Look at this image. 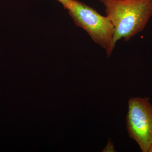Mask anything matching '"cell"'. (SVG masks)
Instances as JSON below:
<instances>
[{"instance_id": "obj_1", "label": "cell", "mask_w": 152, "mask_h": 152, "mask_svg": "<svg viewBox=\"0 0 152 152\" xmlns=\"http://www.w3.org/2000/svg\"><path fill=\"white\" fill-rule=\"evenodd\" d=\"M114 27L113 47L128 42L144 29L152 16V0H99Z\"/></svg>"}, {"instance_id": "obj_2", "label": "cell", "mask_w": 152, "mask_h": 152, "mask_svg": "<svg viewBox=\"0 0 152 152\" xmlns=\"http://www.w3.org/2000/svg\"><path fill=\"white\" fill-rule=\"evenodd\" d=\"M67 10L75 24L85 30L95 43L105 50L107 56L110 57L114 49V30L109 19L77 0H72Z\"/></svg>"}, {"instance_id": "obj_3", "label": "cell", "mask_w": 152, "mask_h": 152, "mask_svg": "<svg viewBox=\"0 0 152 152\" xmlns=\"http://www.w3.org/2000/svg\"><path fill=\"white\" fill-rule=\"evenodd\" d=\"M128 134L143 152H148L152 143V104L148 97L132 98L128 102Z\"/></svg>"}, {"instance_id": "obj_4", "label": "cell", "mask_w": 152, "mask_h": 152, "mask_svg": "<svg viewBox=\"0 0 152 152\" xmlns=\"http://www.w3.org/2000/svg\"><path fill=\"white\" fill-rule=\"evenodd\" d=\"M102 152H115V148H114L113 144L110 140L108 141V143L106 145V147L104 148Z\"/></svg>"}, {"instance_id": "obj_5", "label": "cell", "mask_w": 152, "mask_h": 152, "mask_svg": "<svg viewBox=\"0 0 152 152\" xmlns=\"http://www.w3.org/2000/svg\"><path fill=\"white\" fill-rule=\"evenodd\" d=\"M58 1L62 4L64 8L68 10L70 6L72 0H58Z\"/></svg>"}, {"instance_id": "obj_6", "label": "cell", "mask_w": 152, "mask_h": 152, "mask_svg": "<svg viewBox=\"0 0 152 152\" xmlns=\"http://www.w3.org/2000/svg\"><path fill=\"white\" fill-rule=\"evenodd\" d=\"M148 152H152V143L149 149Z\"/></svg>"}]
</instances>
